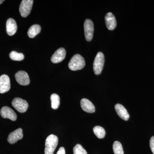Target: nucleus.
I'll return each mask as SVG.
<instances>
[{
	"label": "nucleus",
	"instance_id": "nucleus-1",
	"mask_svg": "<svg viewBox=\"0 0 154 154\" xmlns=\"http://www.w3.org/2000/svg\"><path fill=\"white\" fill-rule=\"evenodd\" d=\"M85 66V59L80 54L74 55L69 62L68 66L72 71H77L84 68Z\"/></svg>",
	"mask_w": 154,
	"mask_h": 154
},
{
	"label": "nucleus",
	"instance_id": "nucleus-20",
	"mask_svg": "<svg viewBox=\"0 0 154 154\" xmlns=\"http://www.w3.org/2000/svg\"><path fill=\"white\" fill-rule=\"evenodd\" d=\"M10 57L12 60L15 61H22L25 58L23 54L16 51H13L10 53Z\"/></svg>",
	"mask_w": 154,
	"mask_h": 154
},
{
	"label": "nucleus",
	"instance_id": "nucleus-13",
	"mask_svg": "<svg viewBox=\"0 0 154 154\" xmlns=\"http://www.w3.org/2000/svg\"><path fill=\"white\" fill-rule=\"evenodd\" d=\"M6 29L7 33L9 36H13L16 33L17 31V23L14 19L10 18L7 20Z\"/></svg>",
	"mask_w": 154,
	"mask_h": 154
},
{
	"label": "nucleus",
	"instance_id": "nucleus-11",
	"mask_svg": "<svg viewBox=\"0 0 154 154\" xmlns=\"http://www.w3.org/2000/svg\"><path fill=\"white\" fill-rule=\"evenodd\" d=\"M23 137V130L21 128L16 130L9 135L8 141L9 143L14 144Z\"/></svg>",
	"mask_w": 154,
	"mask_h": 154
},
{
	"label": "nucleus",
	"instance_id": "nucleus-5",
	"mask_svg": "<svg viewBox=\"0 0 154 154\" xmlns=\"http://www.w3.org/2000/svg\"><path fill=\"white\" fill-rule=\"evenodd\" d=\"M12 105L13 107L20 113H25L28 109V102L26 100L21 98H15L12 101Z\"/></svg>",
	"mask_w": 154,
	"mask_h": 154
},
{
	"label": "nucleus",
	"instance_id": "nucleus-18",
	"mask_svg": "<svg viewBox=\"0 0 154 154\" xmlns=\"http://www.w3.org/2000/svg\"><path fill=\"white\" fill-rule=\"evenodd\" d=\"M94 132L96 137L99 139L103 138L105 137V130L102 127L100 126H96L93 129Z\"/></svg>",
	"mask_w": 154,
	"mask_h": 154
},
{
	"label": "nucleus",
	"instance_id": "nucleus-16",
	"mask_svg": "<svg viewBox=\"0 0 154 154\" xmlns=\"http://www.w3.org/2000/svg\"><path fill=\"white\" fill-rule=\"evenodd\" d=\"M41 28L40 25H34L29 28L28 31V35L30 38H33L40 33Z\"/></svg>",
	"mask_w": 154,
	"mask_h": 154
},
{
	"label": "nucleus",
	"instance_id": "nucleus-23",
	"mask_svg": "<svg viewBox=\"0 0 154 154\" xmlns=\"http://www.w3.org/2000/svg\"><path fill=\"white\" fill-rule=\"evenodd\" d=\"M56 154H66L65 149L63 147H61L59 149Z\"/></svg>",
	"mask_w": 154,
	"mask_h": 154
},
{
	"label": "nucleus",
	"instance_id": "nucleus-8",
	"mask_svg": "<svg viewBox=\"0 0 154 154\" xmlns=\"http://www.w3.org/2000/svg\"><path fill=\"white\" fill-rule=\"evenodd\" d=\"M15 78L17 82L21 85L27 86L30 84V80L29 76L28 73L24 71L17 72L15 75Z\"/></svg>",
	"mask_w": 154,
	"mask_h": 154
},
{
	"label": "nucleus",
	"instance_id": "nucleus-6",
	"mask_svg": "<svg viewBox=\"0 0 154 154\" xmlns=\"http://www.w3.org/2000/svg\"><path fill=\"white\" fill-rule=\"evenodd\" d=\"M85 37L88 42L91 41L93 38L94 33V23L91 20L86 19L84 23Z\"/></svg>",
	"mask_w": 154,
	"mask_h": 154
},
{
	"label": "nucleus",
	"instance_id": "nucleus-3",
	"mask_svg": "<svg viewBox=\"0 0 154 154\" xmlns=\"http://www.w3.org/2000/svg\"><path fill=\"white\" fill-rule=\"evenodd\" d=\"M105 63V56L102 52H99L96 54L93 64L94 73L99 75L102 72Z\"/></svg>",
	"mask_w": 154,
	"mask_h": 154
},
{
	"label": "nucleus",
	"instance_id": "nucleus-7",
	"mask_svg": "<svg viewBox=\"0 0 154 154\" xmlns=\"http://www.w3.org/2000/svg\"><path fill=\"white\" fill-rule=\"evenodd\" d=\"M11 82L8 76L3 75L0 76V94H4L10 91Z\"/></svg>",
	"mask_w": 154,
	"mask_h": 154
},
{
	"label": "nucleus",
	"instance_id": "nucleus-12",
	"mask_svg": "<svg viewBox=\"0 0 154 154\" xmlns=\"http://www.w3.org/2000/svg\"><path fill=\"white\" fill-rule=\"evenodd\" d=\"M106 27L108 30H114L116 26V21L114 15L111 13H108L105 17Z\"/></svg>",
	"mask_w": 154,
	"mask_h": 154
},
{
	"label": "nucleus",
	"instance_id": "nucleus-9",
	"mask_svg": "<svg viewBox=\"0 0 154 154\" xmlns=\"http://www.w3.org/2000/svg\"><path fill=\"white\" fill-rule=\"evenodd\" d=\"M1 116L3 118L9 119L12 121H16L17 116V114L14 112V110L11 108L7 106H5L2 107L1 110Z\"/></svg>",
	"mask_w": 154,
	"mask_h": 154
},
{
	"label": "nucleus",
	"instance_id": "nucleus-10",
	"mask_svg": "<svg viewBox=\"0 0 154 154\" xmlns=\"http://www.w3.org/2000/svg\"><path fill=\"white\" fill-rule=\"evenodd\" d=\"M66 51L63 48L58 49L54 52L51 57V61L53 63H57L62 61L65 58Z\"/></svg>",
	"mask_w": 154,
	"mask_h": 154
},
{
	"label": "nucleus",
	"instance_id": "nucleus-22",
	"mask_svg": "<svg viewBox=\"0 0 154 154\" xmlns=\"http://www.w3.org/2000/svg\"><path fill=\"white\" fill-rule=\"evenodd\" d=\"M150 147L152 152L154 154V136L152 137L150 140Z\"/></svg>",
	"mask_w": 154,
	"mask_h": 154
},
{
	"label": "nucleus",
	"instance_id": "nucleus-21",
	"mask_svg": "<svg viewBox=\"0 0 154 154\" xmlns=\"http://www.w3.org/2000/svg\"><path fill=\"white\" fill-rule=\"evenodd\" d=\"M74 154H88L87 151L82 146L78 144L73 148Z\"/></svg>",
	"mask_w": 154,
	"mask_h": 154
},
{
	"label": "nucleus",
	"instance_id": "nucleus-2",
	"mask_svg": "<svg viewBox=\"0 0 154 154\" xmlns=\"http://www.w3.org/2000/svg\"><path fill=\"white\" fill-rule=\"evenodd\" d=\"M58 143V138L54 134H51L46 138L45 154H53Z\"/></svg>",
	"mask_w": 154,
	"mask_h": 154
},
{
	"label": "nucleus",
	"instance_id": "nucleus-19",
	"mask_svg": "<svg viewBox=\"0 0 154 154\" xmlns=\"http://www.w3.org/2000/svg\"><path fill=\"white\" fill-rule=\"evenodd\" d=\"M113 149L114 154H124L122 146L118 141L114 142L113 144Z\"/></svg>",
	"mask_w": 154,
	"mask_h": 154
},
{
	"label": "nucleus",
	"instance_id": "nucleus-17",
	"mask_svg": "<svg viewBox=\"0 0 154 154\" xmlns=\"http://www.w3.org/2000/svg\"><path fill=\"white\" fill-rule=\"evenodd\" d=\"M51 107L53 109H57L60 105V98L57 94H53L51 96Z\"/></svg>",
	"mask_w": 154,
	"mask_h": 154
},
{
	"label": "nucleus",
	"instance_id": "nucleus-15",
	"mask_svg": "<svg viewBox=\"0 0 154 154\" xmlns=\"http://www.w3.org/2000/svg\"><path fill=\"white\" fill-rule=\"evenodd\" d=\"M81 106L82 109L88 113H93L95 111V107L94 104L88 99H82Z\"/></svg>",
	"mask_w": 154,
	"mask_h": 154
},
{
	"label": "nucleus",
	"instance_id": "nucleus-4",
	"mask_svg": "<svg viewBox=\"0 0 154 154\" xmlns=\"http://www.w3.org/2000/svg\"><path fill=\"white\" fill-rule=\"evenodd\" d=\"M33 1V0H23L19 7V12L23 17H28L32 9Z\"/></svg>",
	"mask_w": 154,
	"mask_h": 154
},
{
	"label": "nucleus",
	"instance_id": "nucleus-14",
	"mask_svg": "<svg viewBox=\"0 0 154 154\" xmlns=\"http://www.w3.org/2000/svg\"><path fill=\"white\" fill-rule=\"evenodd\" d=\"M115 109L119 116L125 121H127L129 119V114L125 107L121 105L117 104L115 105Z\"/></svg>",
	"mask_w": 154,
	"mask_h": 154
},
{
	"label": "nucleus",
	"instance_id": "nucleus-24",
	"mask_svg": "<svg viewBox=\"0 0 154 154\" xmlns=\"http://www.w3.org/2000/svg\"><path fill=\"white\" fill-rule=\"evenodd\" d=\"M5 2V1L4 0H0V5L1 4H2V3H3V2Z\"/></svg>",
	"mask_w": 154,
	"mask_h": 154
}]
</instances>
